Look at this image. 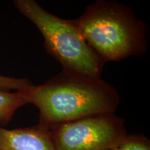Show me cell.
Instances as JSON below:
<instances>
[{
    "label": "cell",
    "instance_id": "obj_3",
    "mask_svg": "<svg viewBox=\"0 0 150 150\" xmlns=\"http://www.w3.org/2000/svg\"><path fill=\"white\" fill-rule=\"evenodd\" d=\"M21 13L42 33L47 52L67 72L100 78L105 63L88 45L75 20L54 16L33 0H16Z\"/></svg>",
    "mask_w": 150,
    "mask_h": 150
},
{
    "label": "cell",
    "instance_id": "obj_8",
    "mask_svg": "<svg viewBox=\"0 0 150 150\" xmlns=\"http://www.w3.org/2000/svg\"><path fill=\"white\" fill-rule=\"evenodd\" d=\"M117 150H150L149 140L142 136H127L117 147Z\"/></svg>",
    "mask_w": 150,
    "mask_h": 150
},
{
    "label": "cell",
    "instance_id": "obj_4",
    "mask_svg": "<svg viewBox=\"0 0 150 150\" xmlns=\"http://www.w3.org/2000/svg\"><path fill=\"white\" fill-rule=\"evenodd\" d=\"M49 129L56 150H110L127 136L125 121L114 113L90 115Z\"/></svg>",
    "mask_w": 150,
    "mask_h": 150
},
{
    "label": "cell",
    "instance_id": "obj_7",
    "mask_svg": "<svg viewBox=\"0 0 150 150\" xmlns=\"http://www.w3.org/2000/svg\"><path fill=\"white\" fill-rule=\"evenodd\" d=\"M34 86L31 81L25 79L13 78L0 75V89L25 92L32 90Z\"/></svg>",
    "mask_w": 150,
    "mask_h": 150
},
{
    "label": "cell",
    "instance_id": "obj_1",
    "mask_svg": "<svg viewBox=\"0 0 150 150\" xmlns=\"http://www.w3.org/2000/svg\"><path fill=\"white\" fill-rule=\"evenodd\" d=\"M40 111L39 125L50 128L90 115L114 113L120 102L114 87L101 78L63 70L27 92Z\"/></svg>",
    "mask_w": 150,
    "mask_h": 150
},
{
    "label": "cell",
    "instance_id": "obj_5",
    "mask_svg": "<svg viewBox=\"0 0 150 150\" xmlns=\"http://www.w3.org/2000/svg\"><path fill=\"white\" fill-rule=\"evenodd\" d=\"M0 150H56L50 129L38 125L6 129L0 126Z\"/></svg>",
    "mask_w": 150,
    "mask_h": 150
},
{
    "label": "cell",
    "instance_id": "obj_6",
    "mask_svg": "<svg viewBox=\"0 0 150 150\" xmlns=\"http://www.w3.org/2000/svg\"><path fill=\"white\" fill-rule=\"evenodd\" d=\"M27 92L10 93L0 91V125H7L15 112L23 105L28 104Z\"/></svg>",
    "mask_w": 150,
    "mask_h": 150
},
{
    "label": "cell",
    "instance_id": "obj_9",
    "mask_svg": "<svg viewBox=\"0 0 150 150\" xmlns=\"http://www.w3.org/2000/svg\"><path fill=\"white\" fill-rule=\"evenodd\" d=\"M110 150H117V148H115V149H110Z\"/></svg>",
    "mask_w": 150,
    "mask_h": 150
},
{
    "label": "cell",
    "instance_id": "obj_2",
    "mask_svg": "<svg viewBox=\"0 0 150 150\" xmlns=\"http://www.w3.org/2000/svg\"><path fill=\"white\" fill-rule=\"evenodd\" d=\"M75 22L86 42L104 63L142 56L147 51L145 24L122 4L97 1Z\"/></svg>",
    "mask_w": 150,
    "mask_h": 150
},
{
    "label": "cell",
    "instance_id": "obj_10",
    "mask_svg": "<svg viewBox=\"0 0 150 150\" xmlns=\"http://www.w3.org/2000/svg\"><path fill=\"white\" fill-rule=\"evenodd\" d=\"M0 126H1V125H0Z\"/></svg>",
    "mask_w": 150,
    "mask_h": 150
}]
</instances>
